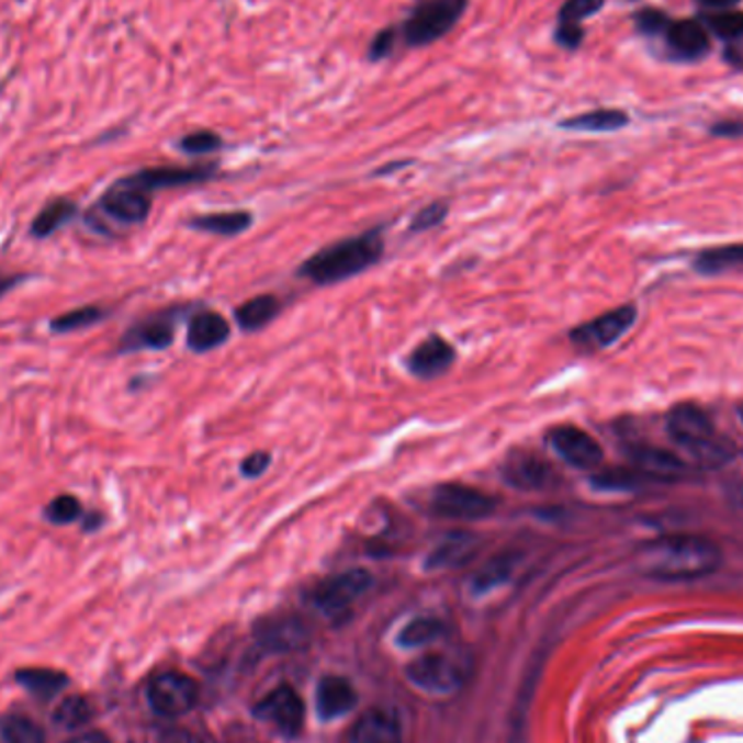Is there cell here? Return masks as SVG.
Instances as JSON below:
<instances>
[{"instance_id":"6da1fadb","label":"cell","mask_w":743,"mask_h":743,"mask_svg":"<svg viewBox=\"0 0 743 743\" xmlns=\"http://www.w3.org/2000/svg\"><path fill=\"white\" fill-rule=\"evenodd\" d=\"M722 565V550L696 534H672L648 543L639 552V567L658 581H691L713 574Z\"/></svg>"},{"instance_id":"7a4b0ae2","label":"cell","mask_w":743,"mask_h":743,"mask_svg":"<svg viewBox=\"0 0 743 743\" xmlns=\"http://www.w3.org/2000/svg\"><path fill=\"white\" fill-rule=\"evenodd\" d=\"M383 252L385 239L381 228H370L357 237H346L319 248L301 263L299 274L314 285H335L376 266Z\"/></svg>"},{"instance_id":"3957f363","label":"cell","mask_w":743,"mask_h":743,"mask_svg":"<svg viewBox=\"0 0 743 743\" xmlns=\"http://www.w3.org/2000/svg\"><path fill=\"white\" fill-rule=\"evenodd\" d=\"M470 0H418L407 18L394 26L407 48L430 46L446 37L463 18Z\"/></svg>"},{"instance_id":"277c9868","label":"cell","mask_w":743,"mask_h":743,"mask_svg":"<svg viewBox=\"0 0 743 743\" xmlns=\"http://www.w3.org/2000/svg\"><path fill=\"white\" fill-rule=\"evenodd\" d=\"M500 500L489 496L487 492L465 485V483H441L430 489L428 509L437 518L474 522L492 518L498 509Z\"/></svg>"},{"instance_id":"5b68a950","label":"cell","mask_w":743,"mask_h":743,"mask_svg":"<svg viewBox=\"0 0 743 743\" xmlns=\"http://www.w3.org/2000/svg\"><path fill=\"white\" fill-rule=\"evenodd\" d=\"M470 676V663L457 652H428L407 667L414 687L430 696H450L459 691Z\"/></svg>"},{"instance_id":"8992f818","label":"cell","mask_w":743,"mask_h":743,"mask_svg":"<svg viewBox=\"0 0 743 743\" xmlns=\"http://www.w3.org/2000/svg\"><path fill=\"white\" fill-rule=\"evenodd\" d=\"M667 432L672 441L696 454V459L711 463V459H722V441L716 437L711 418L694 405H678L667 416Z\"/></svg>"},{"instance_id":"52a82bcc","label":"cell","mask_w":743,"mask_h":743,"mask_svg":"<svg viewBox=\"0 0 743 743\" xmlns=\"http://www.w3.org/2000/svg\"><path fill=\"white\" fill-rule=\"evenodd\" d=\"M150 210H153L150 194L137 190L122 177L113 185L106 188L94 212L88 217V224L97 228L99 233L106 230V219L122 224V226H135V224L146 222Z\"/></svg>"},{"instance_id":"ba28073f","label":"cell","mask_w":743,"mask_h":743,"mask_svg":"<svg viewBox=\"0 0 743 743\" xmlns=\"http://www.w3.org/2000/svg\"><path fill=\"white\" fill-rule=\"evenodd\" d=\"M372 583L374 578L368 570H346L319 581L312 594V603L324 616H337L350 609V605H354L372 587Z\"/></svg>"},{"instance_id":"9c48e42d","label":"cell","mask_w":743,"mask_h":743,"mask_svg":"<svg viewBox=\"0 0 743 743\" xmlns=\"http://www.w3.org/2000/svg\"><path fill=\"white\" fill-rule=\"evenodd\" d=\"M635 319L638 309L633 305H624L585 324H578L576 328L570 330V341L583 352L605 350L616 341H620L633 328Z\"/></svg>"},{"instance_id":"30bf717a","label":"cell","mask_w":743,"mask_h":743,"mask_svg":"<svg viewBox=\"0 0 743 743\" xmlns=\"http://www.w3.org/2000/svg\"><path fill=\"white\" fill-rule=\"evenodd\" d=\"M146 698L157 716L181 718L194 709L199 700V687L185 674L166 672L150 680Z\"/></svg>"},{"instance_id":"8fae6325","label":"cell","mask_w":743,"mask_h":743,"mask_svg":"<svg viewBox=\"0 0 743 743\" xmlns=\"http://www.w3.org/2000/svg\"><path fill=\"white\" fill-rule=\"evenodd\" d=\"M185 314L183 307H170L157 314H150L146 318L137 319L120 339L117 350L122 354L126 352H139V350H166L175 341L177 324Z\"/></svg>"},{"instance_id":"7c38bea8","label":"cell","mask_w":743,"mask_h":743,"mask_svg":"<svg viewBox=\"0 0 743 743\" xmlns=\"http://www.w3.org/2000/svg\"><path fill=\"white\" fill-rule=\"evenodd\" d=\"M503 481L518 492H541L556 483L554 468L537 452L516 448L500 465Z\"/></svg>"},{"instance_id":"4fadbf2b","label":"cell","mask_w":743,"mask_h":743,"mask_svg":"<svg viewBox=\"0 0 743 743\" xmlns=\"http://www.w3.org/2000/svg\"><path fill=\"white\" fill-rule=\"evenodd\" d=\"M550 448L576 470H594L603 463V446L583 428L574 425H559L545 435Z\"/></svg>"},{"instance_id":"5bb4252c","label":"cell","mask_w":743,"mask_h":743,"mask_svg":"<svg viewBox=\"0 0 743 743\" xmlns=\"http://www.w3.org/2000/svg\"><path fill=\"white\" fill-rule=\"evenodd\" d=\"M255 718L270 724L285 738H296L305 722V705L290 685H281L257 702Z\"/></svg>"},{"instance_id":"9a60e30c","label":"cell","mask_w":743,"mask_h":743,"mask_svg":"<svg viewBox=\"0 0 743 743\" xmlns=\"http://www.w3.org/2000/svg\"><path fill=\"white\" fill-rule=\"evenodd\" d=\"M215 175L213 166H196V168H177V166H157V168H144L128 177H124L131 185L137 190L153 194L159 190H172V188H185L212 181Z\"/></svg>"},{"instance_id":"2e32d148","label":"cell","mask_w":743,"mask_h":743,"mask_svg":"<svg viewBox=\"0 0 743 743\" xmlns=\"http://www.w3.org/2000/svg\"><path fill=\"white\" fill-rule=\"evenodd\" d=\"M457 361L454 346L441 335H428L407 357V370L423 381L446 374Z\"/></svg>"},{"instance_id":"e0dca14e","label":"cell","mask_w":743,"mask_h":743,"mask_svg":"<svg viewBox=\"0 0 743 743\" xmlns=\"http://www.w3.org/2000/svg\"><path fill=\"white\" fill-rule=\"evenodd\" d=\"M257 639L270 652H290V650H301L307 645L309 631L294 616H277V618H266L257 627Z\"/></svg>"},{"instance_id":"ac0fdd59","label":"cell","mask_w":743,"mask_h":743,"mask_svg":"<svg viewBox=\"0 0 743 743\" xmlns=\"http://www.w3.org/2000/svg\"><path fill=\"white\" fill-rule=\"evenodd\" d=\"M479 550V537L474 532L457 531L446 534L426 556V570H448L465 565Z\"/></svg>"},{"instance_id":"d6986e66","label":"cell","mask_w":743,"mask_h":743,"mask_svg":"<svg viewBox=\"0 0 743 743\" xmlns=\"http://www.w3.org/2000/svg\"><path fill=\"white\" fill-rule=\"evenodd\" d=\"M230 337V324L222 314L199 312L188 324V348L196 354L212 352Z\"/></svg>"},{"instance_id":"ffe728a7","label":"cell","mask_w":743,"mask_h":743,"mask_svg":"<svg viewBox=\"0 0 743 743\" xmlns=\"http://www.w3.org/2000/svg\"><path fill=\"white\" fill-rule=\"evenodd\" d=\"M357 705V691L350 680L341 676H326L322 678L316 691V707L322 720L330 722L350 713Z\"/></svg>"},{"instance_id":"44dd1931","label":"cell","mask_w":743,"mask_h":743,"mask_svg":"<svg viewBox=\"0 0 743 743\" xmlns=\"http://www.w3.org/2000/svg\"><path fill=\"white\" fill-rule=\"evenodd\" d=\"M667 46L680 59H700L709 50V35L707 29L696 20H678L672 22L665 31Z\"/></svg>"},{"instance_id":"7402d4cb","label":"cell","mask_w":743,"mask_h":743,"mask_svg":"<svg viewBox=\"0 0 743 743\" xmlns=\"http://www.w3.org/2000/svg\"><path fill=\"white\" fill-rule=\"evenodd\" d=\"M350 743H403V727L394 713L370 711L357 720Z\"/></svg>"},{"instance_id":"603a6c76","label":"cell","mask_w":743,"mask_h":743,"mask_svg":"<svg viewBox=\"0 0 743 743\" xmlns=\"http://www.w3.org/2000/svg\"><path fill=\"white\" fill-rule=\"evenodd\" d=\"M633 459L638 463L639 474L648 479L676 481L685 474V463L676 454L661 448H638Z\"/></svg>"},{"instance_id":"cb8c5ba5","label":"cell","mask_w":743,"mask_h":743,"mask_svg":"<svg viewBox=\"0 0 743 743\" xmlns=\"http://www.w3.org/2000/svg\"><path fill=\"white\" fill-rule=\"evenodd\" d=\"M629 113L622 109H594L581 115H572L559 122L565 131H581V133H613L629 124Z\"/></svg>"},{"instance_id":"d4e9b609","label":"cell","mask_w":743,"mask_h":743,"mask_svg":"<svg viewBox=\"0 0 743 743\" xmlns=\"http://www.w3.org/2000/svg\"><path fill=\"white\" fill-rule=\"evenodd\" d=\"M279 314H281V301L272 294H261V296H255L241 303L233 312V318L244 333H255V330L266 328Z\"/></svg>"},{"instance_id":"484cf974","label":"cell","mask_w":743,"mask_h":743,"mask_svg":"<svg viewBox=\"0 0 743 743\" xmlns=\"http://www.w3.org/2000/svg\"><path fill=\"white\" fill-rule=\"evenodd\" d=\"M252 222L255 217L250 212H217L194 215L192 219H188V226L194 230L219 235V237H235L248 230Z\"/></svg>"},{"instance_id":"4316f807","label":"cell","mask_w":743,"mask_h":743,"mask_svg":"<svg viewBox=\"0 0 743 743\" xmlns=\"http://www.w3.org/2000/svg\"><path fill=\"white\" fill-rule=\"evenodd\" d=\"M694 268L702 274L743 272V244L707 248L694 259Z\"/></svg>"},{"instance_id":"83f0119b","label":"cell","mask_w":743,"mask_h":743,"mask_svg":"<svg viewBox=\"0 0 743 743\" xmlns=\"http://www.w3.org/2000/svg\"><path fill=\"white\" fill-rule=\"evenodd\" d=\"M518 561H520V556L516 552H503V554L494 556L472 578V592L474 594H487V592L505 585L514 576V572L518 567Z\"/></svg>"},{"instance_id":"f1b7e54d","label":"cell","mask_w":743,"mask_h":743,"mask_svg":"<svg viewBox=\"0 0 743 743\" xmlns=\"http://www.w3.org/2000/svg\"><path fill=\"white\" fill-rule=\"evenodd\" d=\"M15 680L35 698L48 700L68 685V676L48 667H29L15 672Z\"/></svg>"},{"instance_id":"f546056e","label":"cell","mask_w":743,"mask_h":743,"mask_svg":"<svg viewBox=\"0 0 743 743\" xmlns=\"http://www.w3.org/2000/svg\"><path fill=\"white\" fill-rule=\"evenodd\" d=\"M79 212L77 203L70 199H55L50 201L37 217L31 222V235L35 239H46L55 235L61 226H66Z\"/></svg>"},{"instance_id":"4dcf8cb0","label":"cell","mask_w":743,"mask_h":743,"mask_svg":"<svg viewBox=\"0 0 743 743\" xmlns=\"http://www.w3.org/2000/svg\"><path fill=\"white\" fill-rule=\"evenodd\" d=\"M94 720V707L86 696H68L55 709L53 722L61 731H77Z\"/></svg>"},{"instance_id":"1f68e13d","label":"cell","mask_w":743,"mask_h":743,"mask_svg":"<svg viewBox=\"0 0 743 743\" xmlns=\"http://www.w3.org/2000/svg\"><path fill=\"white\" fill-rule=\"evenodd\" d=\"M446 627L441 620L437 618H414L412 622H407L403 627V631L398 633V645L401 648H423L439 638H443Z\"/></svg>"},{"instance_id":"d6a6232c","label":"cell","mask_w":743,"mask_h":743,"mask_svg":"<svg viewBox=\"0 0 743 743\" xmlns=\"http://www.w3.org/2000/svg\"><path fill=\"white\" fill-rule=\"evenodd\" d=\"M106 318V312L103 307L97 305H88V307H79L72 309L68 314H61L50 322V330L53 333H72V330H81L88 326H94L99 322Z\"/></svg>"},{"instance_id":"836d02e7","label":"cell","mask_w":743,"mask_h":743,"mask_svg":"<svg viewBox=\"0 0 743 743\" xmlns=\"http://www.w3.org/2000/svg\"><path fill=\"white\" fill-rule=\"evenodd\" d=\"M83 516V505L77 496L72 494H61L57 498H53L46 509H44V518L55 525V527H66L77 522Z\"/></svg>"},{"instance_id":"e575fe53","label":"cell","mask_w":743,"mask_h":743,"mask_svg":"<svg viewBox=\"0 0 743 743\" xmlns=\"http://www.w3.org/2000/svg\"><path fill=\"white\" fill-rule=\"evenodd\" d=\"M0 738L4 743H44V733L42 729L22 716L7 718L0 724Z\"/></svg>"},{"instance_id":"d590c367","label":"cell","mask_w":743,"mask_h":743,"mask_svg":"<svg viewBox=\"0 0 743 743\" xmlns=\"http://www.w3.org/2000/svg\"><path fill=\"white\" fill-rule=\"evenodd\" d=\"M705 22L711 29V33H716L722 40L735 42L743 37V11H735V9L716 11V13H709Z\"/></svg>"},{"instance_id":"8d00e7d4","label":"cell","mask_w":743,"mask_h":743,"mask_svg":"<svg viewBox=\"0 0 743 743\" xmlns=\"http://www.w3.org/2000/svg\"><path fill=\"white\" fill-rule=\"evenodd\" d=\"M607 0H565L559 9V26H583V20L592 18L605 7Z\"/></svg>"},{"instance_id":"74e56055","label":"cell","mask_w":743,"mask_h":743,"mask_svg":"<svg viewBox=\"0 0 743 743\" xmlns=\"http://www.w3.org/2000/svg\"><path fill=\"white\" fill-rule=\"evenodd\" d=\"M448 213H450V203L448 201H432V203H428L426 207H423L420 212L412 217L409 230L412 233L432 230V228H437L439 224L446 222Z\"/></svg>"},{"instance_id":"f35d334b","label":"cell","mask_w":743,"mask_h":743,"mask_svg":"<svg viewBox=\"0 0 743 743\" xmlns=\"http://www.w3.org/2000/svg\"><path fill=\"white\" fill-rule=\"evenodd\" d=\"M179 148L185 155H210L222 148V137L213 131H194L179 142Z\"/></svg>"},{"instance_id":"ab89813d","label":"cell","mask_w":743,"mask_h":743,"mask_svg":"<svg viewBox=\"0 0 743 743\" xmlns=\"http://www.w3.org/2000/svg\"><path fill=\"white\" fill-rule=\"evenodd\" d=\"M635 26H638L639 33L641 35H658V33H665L672 24V20L667 18L665 11H658V9H641L635 15Z\"/></svg>"},{"instance_id":"60d3db41","label":"cell","mask_w":743,"mask_h":743,"mask_svg":"<svg viewBox=\"0 0 743 743\" xmlns=\"http://www.w3.org/2000/svg\"><path fill=\"white\" fill-rule=\"evenodd\" d=\"M396 46H398V37H396L394 26L383 29V31H379V33L374 35V40L370 42V46H368V59H370V61H383V59H387L390 55H394Z\"/></svg>"},{"instance_id":"b9f144b4","label":"cell","mask_w":743,"mask_h":743,"mask_svg":"<svg viewBox=\"0 0 743 743\" xmlns=\"http://www.w3.org/2000/svg\"><path fill=\"white\" fill-rule=\"evenodd\" d=\"M272 463V457L270 452H263V450H257V452H250L241 465H239V472L244 479H259L266 474V470L270 468Z\"/></svg>"},{"instance_id":"7bdbcfd3","label":"cell","mask_w":743,"mask_h":743,"mask_svg":"<svg viewBox=\"0 0 743 743\" xmlns=\"http://www.w3.org/2000/svg\"><path fill=\"white\" fill-rule=\"evenodd\" d=\"M155 743H207L205 738H201L199 733L194 731H188V729H172V731H166L159 735V740Z\"/></svg>"},{"instance_id":"ee69618b","label":"cell","mask_w":743,"mask_h":743,"mask_svg":"<svg viewBox=\"0 0 743 743\" xmlns=\"http://www.w3.org/2000/svg\"><path fill=\"white\" fill-rule=\"evenodd\" d=\"M711 133L718 137H743V120H724L711 126Z\"/></svg>"},{"instance_id":"f6af8a7d","label":"cell","mask_w":743,"mask_h":743,"mask_svg":"<svg viewBox=\"0 0 743 743\" xmlns=\"http://www.w3.org/2000/svg\"><path fill=\"white\" fill-rule=\"evenodd\" d=\"M24 279H29V277L26 274H2L0 272V299L4 294H9L13 288H18Z\"/></svg>"},{"instance_id":"bcb514c9","label":"cell","mask_w":743,"mask_h":743,"mask_svg":"<svg viewBox=\"0 0 743 743\" xmlns=\"http://www.w3.org/2000/svg\"><path fill=\"white\" fill-rule=\"evenodd\" d=\"M698 4H702L705 9H711V11H727V9H733L735 4H740V0H696Z\"/></svg>"},{"instance_id":"7dc6e473","label":"cell","mask_w":743,"mask_h":743,"mask_svg":"<svg viewBox=\"0 0 743 743\" xmlns=\"http://www.w3.org/2000/svg\"><path fill=\"white\" fill-rule=\"evenodd\" d=\"M101 525H103V516H99V514H88L86 520H83L86 531H97Z\"/></svg>"},{"instance_id":"c3c4849f","label":"cell","mask_w":743,"mask_h":743,"mask_svg":"<svg viewBox=\"0 0 743 743\" xmlns=\"http://www.w3.org/2000/svg\"><path fill=\"white\" fill-rule=\"evenodd\" d=\"M70 743H111V742H109V738H106V735H103V733H86V735H81V738H77L75 742Z\"/></svg>"},{"instance_id":"681fc988","label":"cell","mask_w":743,"mask_h":743,"mask_svg":"<svg viewBox=\"0 0 743 743\" xmlns=\"http://www.w3.org/2000/svg\"><path fill=\"white\" fill-rule=\"evenodd\" d=\"M405 166H409V161H398V164H394V166H385V168H381L376 175H390V172H394L396 168H405Z\"/></svg>"},{"instance_id":"f907efd6","label":"cell","mask_w":743,"mask_h":743,"mask_svg":"<svg viewBox=\"0 0 743 743\" xmlns=\"http://www.w3.org/2000/svg\"><path fill=\"white\" fill-rule=\"evenodd\" d=\"M742 420H743V407H742Z\"/></svg>"}]
</instances>
